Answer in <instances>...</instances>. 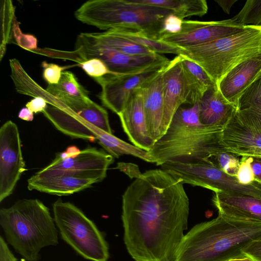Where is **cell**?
I'll use <instances>...</instances> for the list:
<instances>
[{
	"mask_svg": "<svg viewBox=\"0 0 261 261\" xmlns=\"http://www.w3.org/2000/svg\"><path fill=\"white\" fill-rule=\"evenodd\" d=\"M107 31L113 34L146 47L158 54H169L178 56L182 55L183 53L182 48L152 38L138 31L120 28Z\"/></svg>",
	"mask_w": 261,
	"mask_h": 261,
	"instance_id": "484cf974",
	"label": "cell"
},
{
	"mask_svg": "<svg viewBox=\"0 0 261 261\" xmlns=\"http://www.w3.org/2000/svg\"><path fill=\"white\" fill-rule=\"evenodd\" d=\"M42 113L58 130L72 138L94 142L105 133L84 120L62 101L59 107L49 105Z\"/></svg>",
	"mask_w": 261,
	"mask_h": 261,
	"instance_id": "ac0fdd59",
	"label": "cell"
},
{
	"mask_svg": "<svg viewBox=\"0 0 261 261\" xmlns=\"http://www.w3.org/2000/svg\"><path fill=\"white\" fill-rule=\"evenodd\" d=\"M214 193L212 202L218 215L233 219L261 223V199L240 193Z\"/></svg>",
	"mask_w": 261,
	"mask_h": 261,
	"instance_id": "e0dca14e",
	"label": "cell"
},
{
	"mask_svg": "<svg viewBox=\"0 0 261 261\" xmlns=\"http://www.w3.org/2000/svg\"><path fill=\"white\" fill-rule=\"evenodd\" d=\"M183 20L182 19L174 13L168 15L163 21L160 32L159 39L165 35L175 34L179 33L181 29Z\"/></svg>",
	"mask_w": 261,
	"mask_h": 261,
	"instance_id": "d6a6232c",
	"label": "cell"
},
{
	"mask_svg": "<svg viewBox=\"0 0 261 261\" xmlns=\"http://www.w3.org/2000/svg\"><path fill=\"white\" fill-rule=\"evenodd\" d=\"M43 67V77L48 85L57 84L65 68L54 63H47L44 61L41 64Z\"/></svg>",
	"mask_w": 261,
	"mask_h": 261,
	"instance_id": "e575fe53",
	"label": "cell"
},
{
	"mask_svg": "<svg viewBox=\"0 0 261 261\" xmlns=\"http://www.w3.org/2000/svg\"><path fill=\"white\" fill-rule=\"evenodd\" d=\"M261 239V223L218 216L195 225L184 236L172 261H229Z\"/></svg>",
	"mask_w": 261,
	"mask_h": 261,
	"instance_id": "7a4b0ae2",
	"label": "cell"
},
{
	"mask_svg": "<svg viewBox=\"0 0 261 261\" xmlns=\"http://www.w3.org/2000/svg\"><path fill=\"white\" fill-rule=\"evenodd\" d=\"M0 261H18L2 236H0Z\"/></svg>",
	"mask_w": 261,
	"mask_h": 261,
	"instance_id": "8d00e7d4",
	"label": "cell"
},
{
	"mask_svg": "<svg viewBox=\"0 0 261 261\" xmlns=\"http://www.w3.org/2000/svg\"><path fill=\"white\" fill-rule=\"evenodd\" d=\"M250 165L255 180L261 183V159L251 158Z\"/></svg>",
	"mask_w": 261,
	"mask_h": 261,
	"instance_id": "ab89813d",
	"label": "cell"
},
{
	"mask_svg": "<svg viewBox=\"0 0 261 261\" xmlns=\"http://www.w3.org/2000/svg\"><path fill=\"white\" fill-rule=\"evenodd\" d=\"M170 61L152 66L137 73L107 74L94 79L101 87L99 97L102 103L116 114H119L132 95L163 71Z\"/></svg>",
	"mask_w": 261,
	"mask_h": 261,
	"instance_id": "8fae6325",
	"label": "cell"
},
{
	"mask_svg": "<svg viewBox=\"0 0 261 261\" xmlns=\"http://www.w3.org/2000/svg\"><path fill=\"white\" fill-rule=\"evenodd\" d=\"M65 151L67 153L69 158H70L77 155L81 150L76 146L72 145L69 146Z\"/></svg>",
	"mask_w": 261,
	"mask_h": 261,
	"instance_id": "7bdbcfd3",
	"label": "cell"
},
{
	"mask_svg": "<svg viewBox=\"0 0 261 261\" xmlns=\"http://www.w3.org/2000/svg\"><path fill=\"white\" fill-rule=\"evenodd\" d=\"M47 102L41 97H34L25 106L33 113L43 112L47 108Z\"/></svg>",
	"mask_w": 261,
	"mask_h": 261,
	"instance_id": "74e56055",
	"label": "cell"
},
{
	"mask_svg": "<svg viewBox=\"0 0 261 261\" xmlns=\"http://www.w3.org/2000/svg\"><path fill=\"white\" fill-rule=\"evenodd\" d=\"M236 108L237 110H250L261 115V75L241 94Z\"/></svg>",
	"mask_w": 261,
	"mask_h": 261,
	"instance_id": "f1b7e54d",
	"label": "cell"
},
{
	"mask_svg": "<svg viewBox=\"0 0 261 261\" xmlns=\"http://www.w3.org/2000/svg\"><path fill=\"white\" fill-rule=\"evenodd\" d=\"M6 242L26 261H38L44 247L59 243L58 231L49 208L38 199H23L0 210Z\"/></svg>",
	"mask_w": 261,
	"mask_h": 261,
	"instance_id": "277c9868",
	"label": "cell"
},
{
	"mask_svg": "<svg viewBox=\"0 0 261 261\" xmlns=\"http://www.w3.org/2000/svg\"><path fill=\"white\" fill-rule=\"evenodd\" d=\"M46 90L59 99L89 97L88 92L79 83L74 74L69 71H63L59 82L48 85Z\"/></svg>",
	"mask_w": 261,
	"mask_h": 261,
	"instance_id": "4316f807",
	"label": "cell"
},
{
	"mask_svg": "<svg viewBox=\"0 0 261 261\" xmlns=\"http://www.w3.org/2000/svg\"><path fill=\"white\" fill-rule=\"evenodd\" d=\"M90 34L99 42L125 54L135 56L156 54L146 47L113 34L108 31L102 33H90Z\"/></svg>",
	"mask_w": 261,
	"mask_h": 261,
	"instance_id": "83f0119b",
	"label": "cell"
},
{
	"mask_svg": "<svg viewBox=\"0 0 261 261\" xmlns=\"http://www.w3.org/2000/svg\"><path fill=\"white\" fill-rule=\"evenodd\" d=\"M182 184L201 187L214 192L222 191L246 194L261 199V183L241 184L237 176L230 175L209 162L190 160L166 162L161 166Z\"/></svg>",
	"mask_w": 261,
	"mask_h": 261,
	"instance_id": "ba28073f",
	"label": "cell"
},
{
	"mask_svg": "<svg viewBox=\"0 0 261 261\" xmlns=\"http://www.w3.org/2000/svg\"><path fill=\"white\" fill-rule=\"evenodd\" d=\"M116 168L124 172L131 178H136L141 174L138 167L130 163H118Z\"/></svg>",
	"mask_w": 261,
	"mask_h": 261,
	"instance_id": "f35d334b",
	"label": "cell"
},
{
	"mask_svg": "<svg viewBox=\"0 0 261 261\" xmlns=\"http://www.w3.org/2000/svg\"><path fill=\"white\" fill-rule=\"evenodd\" d=\"M221 141L227 151L238 156L261 159V115L237 110L222 129Z\"/></svg>",
	"mask_w": 261,
	"mask_h": 261,
	"instance_id": "30bf717a",
	"label": "cell"
},
{
	"mask_svg": "<svg viewBox=\"0 0 261 261\" xmlns=\"http://www.w3.org/2000/svg\"><path fill=\"white\" fill-rule=\"evenodd\" d=\"M246 25H261V0H248L241 10L231 18Z\"/></svg>",
	"mask_w": 261,
	"mask_h": 261,
	"instance_id": "f546056e",
	"label": "cell"
},
{
	"mask_svg": "<svg viewBox=\"0 0 261 261\" xmlns=\"http://www.w3.org/2000/svg\"><path fill=\"white\" fill-rule=\"evenodd\" d=\"M242 252L246 257L254 261H261V239L250 243Z\"/></svg>",
	"mask_w": 261,
	"mask_h": 261,
	"instance_id": "d590c367",
	"label": "cell"
},
{
	"mask_svg": "<svg viewBox=\"0 0 261 261\" xmlns=\"http://www.w3.org/2000/svg\"><path fill=\"white\" fill-rule=\"evenodd\" d=\"M229 261H254V260L253 259H251L248 257H244V258H241L233 259L230 260Z\"/></svg>",
	"mask_w": 261,
	"mask_h": 261,
	"instance_id": "ee69618b",
	"label": "cell"
},
{
	"mask_svg": "<svg viewBox=\"0 0 261 261\" xmlns=\"http://www.w3.org/2000/svg\"><path fill=\"white\" fill-rule=\"evenodd\" d=\"M75 52L80 63L93 58L99 59L111 71L117 75L137 73L170 61L158 54L135 56L122 53L96 41L90 33H82L78 35Z\"/></svg>",
	"mask_w": 261,
	"mask_h": 261,
	"instance_id": "9c48e42d",
	"label": "cell"
},
{
	"mask_svg": "<svg viewBox=\"0 0 261 261\" xmlns=\"http://www.w3.org/2000/svg\"><path fill=\"white\" fill-rule=\"evenodd\" d=\"M238 155L228 151L219 153L206 161L209 162L227 174L237 176L240 165Z\"/></svg>",
	"mask_w": 261,
	"mask_h": 261,
	"instance_id": "4dcf8cb0",
	"label": "cell"
},
{
	"mask_svg": "<svg viewBox=\"0 0 261 261\" xmlns=\"http://www.w3.org/2000/svg\"><path fill=\"white\" fill-rule=\"evenodd\" d=\"M99 182L95 179L84 178L64 174H51L40 176L34 174L28 180L29 190L57 195H67L88 188Z\"/></svg>",
	"mask_w": 261,
	"mask_h": 261,
	"instance_id": "7402d4cb",
	"label": "cell"
},
{
	"mask_svg": "<svg viewBox=\"0 0 261 261\" xmlns=\"http://www.w3.org/2000/svg\"><path fill=\"white\" fill-rule=\"evenodd\" d=\"M183 184L162 169L141 173L122 195L124 242L135 261H172L187 228Z\"/></svg>",
	"mask_w": 261,
	"mask_h": 261,
	"instance_id": "6da1fadb",
	"label": "cell"
},
{
	"mask_svg": "<svg viewBox=\"0 0 261 261\" xmlns=\"http://www.w3.org/2000/svg\"><path fill=\"white\" fill-rule=\"evenodd\" d=\"M114 157L103 150L89 147L81 150L76 155L63 160L55 158L48 166L34 175L64 174L77 177L102 181Z\"/></svg>",
	"mask_w": 261,
	"mask_h": 261,
	"instance_id": "4fadbf2b",
	"label": "cell"
},
{
	"mask_svg": "<svg viewBox=\"0 0 261 261\" xmlns=\"http://www.w3.org/2000/svg\"><path fill=\"white\" fill-rule=\"evenodd\" d=\"M54 219L62 239L85 259L107 261L109 245L95 224L73 204L57 200Z\"/></svg>",
	"mask_w": 261,
	"mask_h": 261,
	"instance_id": "52a82bcc",
	"label": "cell"
},
{
	"mask_svg": "<svg viewBox=\"0 0 261 261\" xmlns=\"http://www.w3.org/2000/svg\"><path fill=\"white\" fill-rule=\"evenodd\" d=\"M162 72L140 88L148 132L154 142L162 136L164 115Z\"/></svg>",
	"mask_w": 261,
	"mask_h": 261,
	"instance_id": "44dd1931",
	"label": "cell"
},
{
	"mask_svg": "<svg viewBox=\"0 0 261 261\" xmlns=\"http://www.w3.org/2000/svg\"><path fill=\"white\" fill-rule=\"evenodd\" d=\"M84 120L100 130L112 134L107 111L89 97L60 99Z\"/></svg>",
	"mask_w": 261,
	"mask_h": 261,
	"instance_id": "cb8c5ba5",
	"label": "cell"
},
{
	"mask_svg": "<svg viewBox=\"0 0 261 261\" xmlns=\"http://www.w3.org/2000/svg\"><path fill=\"white\" fill-rule=\"evenodd\" d=\"M199 119L208 126L224 127L237 111L222 94L218 86L208 89L198 102Z\"/></svg>",
	"mask_w": 261,
	"mask_h": 261,
	"instance_id": "ffe728a7",
	"label": "cell"
},
{
	"mask_svg": "<svg viewBox=\"0 0 261 261\" xmlns=\"http://www.w3.org/2000/svg\"><path fill=\"white\" fill-rule=\"evenodd\" d=\"M180 60V56L178 55L170 60L162 74L164 102L162 136L167 129L176 111L181 105L185 104Z\"/></svg>",
	"mask_w": 261,
	"mask_h": 261,
	"instance_id": "2e32d148",
	"label": "cell"
},
{
	"mask_svg": "<svg viewBox=\"0 0 261 261\" xmlns=\"http://www.w3.org/2000/svg\"><path fill=\"white\" fill-rule=\"evenodd\" d=\"M223 128L200 123L198 102L189 107H180L165 134L147 152L157 166L171 161H206L227 151L221 141Z\"/></svg>",
	"mask_w": 261,
	"mask_h": 261,
	"instance_id": "3957f363",
	"label": "cell"
},
{
	"mask_svg": "<svg viewBox=\"0 0 261 261\" xmlns=\"http://www.w3.org/2000/svg\"><path fill=\"white\" fill-rule=\"evenodd\" d=\"M118 116L124 132L133 144L146 151L150 150L155 142L148 132L140 88L132 95Z\"/></svg>",
	"mask_w": 261,
	"mask_h": 261,
	"instance_id": "9a60e30c",
	"label": "cell"
},
{
	"mask_svg": "<svg viewBox=\"0 0 261 261\" xmlns=\"http://www.w3.org/2000/svg\"><path fill=\"white\" fill-rule=\"evenodd\" d=\"M238 0H215V1L222 9L223 11L229 14L232 6Z\"/></svg>",
	"mask_w": 261,
	"mask_h": 261,
	"instance_id": "60d3db41",
	"label": "cell"
},
{
	"mask_svg": "<svg viewBox=\"0 0 261 261\" xmlns=\"http://www.w3.org/2000/svg\"><path fill=\"white\" fill-rule=\"evenodd\" d=\"M18 117L25 121H31L34 119V114L27 107L23 108L18 113Z\"/></svg>",
	"mask_w": 261,
	"mask_h": 261,
	"instance_id": "b9f144b4",
	"label": "cell"
},
{
	"mask_svg": "<svg viewBox=\"0 0 261 261\" xmlns=\"http://www.w3.org/2000/svg\"><path fill=\"white\" fill-rule=\"evenodd\" d=\"M135 2L170 10L181 19L192 16L201 17L208 10L205 0H134Z\"/></svg>",
	"mask_w": 261,
	"mask_h": 261,
	"instance_id": "d4e9b609",
	"label": "cell"
},
{
	"mask_svg": "<svg viewBox=\"0 0 261 261\" xmlns=\"http://www.w3.org/2000/svg\"><path fill=\"white\" fill-rule=\"evenodd\" d=\"M27 170L17 125L11 120L0 128V202L12 194Z\"/></svg>",
	"mask_w": 261,
	"mask_h": 261,
	"instance_id": "7c38bea8",
	"label": "cell"
},
{
	"mask_svg": "<svg viewBox=\"0 0 261 261\" xmlns=\"http://www.w3.org/2000/svg\"><path fill=\"white\" fill-rule=\"evenodd\" d=\"M180 56L185 104L192 106L199 102L208 89L217 85L201 66L187 57Z\"/></svg>",
	"mask_w": 261,
	"mask_h": 261,
	"instance_id": "603a6c76",
	"label": "cell"
},
{
	"mask_svg": "<svg viewBox=\"0 0 261 261\" xmlns=\"http://www.w3.org/2000/svg\"><path fill=\"white\" fill-rule=\"evenodd\" d=\"M171 13L170 10L134 0H91L84 3L74 15L82 22L99 29L133 30L159 40L163 21Z\"/></svg>",
	"mask_w": 261,
	"mask_h": 261,
	"instance_id": "5b68a950",
	"label": "cell"
},
{
	"mask_svg": "<svg viewBox=\"0 0 261 261\" xmlns=\"http://www.w3.org/2000/svg\"><path fill=\"white\" fill-rule=\"evenodd\" d=\"M183 49L180 55L201 66L217 85L236 66L261 55V25H250L236 34Z\"/></svg>",
	"mask_w": 261,
	"mask_h": 261,
	"instance_id": "8992f818",
	"label": "cell"
},
{
	"mask_svg": "<svg viewBox=\"0 0 261 261\" xmlns=\"http://www.w3.org/2000/svg\"><path fill=\"white\" fill-rule=\"evenodd\" d=\"M261 75V55L239 64L225 75L218 83L224 97L236 107L244 91Z\"/></svg>",
	"mask_w": 261,
	"mask_h": 261,
	"instance_id": "d6986e66",
	"label": "cell"
},
{
	"mask_svg": "<svg viewBox=\"0 0 261 261\" xmlns=\"http://www.w3.org/2000/svg\"><path fill=\"white\" fill-rule=\"evenodd\" d=\"M84 71L94 79L103 76L107 74H114L111 71L106 64L101 60L93 58L80 63Z\"/></svg>",
	"mask_w": 261,
	"mask_h": 261,
	"instance_id": "1f68e13d",
	"label": "cell"
},
{
	"mask_svg": "<svg viewBox=\"0 0 261 261\" xmlns=\"http://www.w3.org/2000/svg\"><path fill=\"white\" fill-rule=\"evenodd\" d=\"M251 159V158L242 156L240 160L237 177L242 184L249 185L256 180L250 165Z\"/></svg>",
	"mask_w": 261,
	"mask_h": 261,
	"instance_id": "836d02e7",
	"label": "cell"
},
{
	"mask_svg": "<svg viewBox=\"0 0 261 261\" xmlns=\"http://www.w3.org/2000/svg\"><path fill=\"white\" fill-rule=\"evenodd\" d=\"M249 26L237 23L231 19L210 21L184 20L179 33L163 35L159 40L184 48L236 34Z\"/></svg>",
	"mask_w": 261,
	"mask_h": 261,
	"instance_id": "5bb4252c",
	"label": "cell"
}]
</instances>
